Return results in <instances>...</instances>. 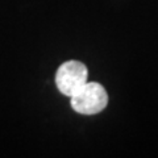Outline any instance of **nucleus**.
<instances>
[{"mask_svg":"<svg viewBox=\"0 0 158 158\" xmlns=\"http://www.w3.org/2000/svg\"><path fill=\"white\" fill-rule=\"evenodd\" d=\"M108 104V95L100 83L87 82L71 96L73 110L81 115H95Z\"/></svg>","mask_w":158,"mask_h":158,"instance_id":"nucleus-1","label":"nucleus"},{"mask_svg":"<svg viewBox=\"0 0 158 158\" xmlns=\"http://www.w3.org/2000/svg\"><path fill=\"white\" fill-rule=\"evenodd\" d=\"M87 67L79 61H67L59 66L56 74V85L63 95L73 96L87 83Z\"/></svg>","mask_w":158,"mask_h":158,"instance_id":"nucleus-2","label":"nucleus"}]
</instances>
